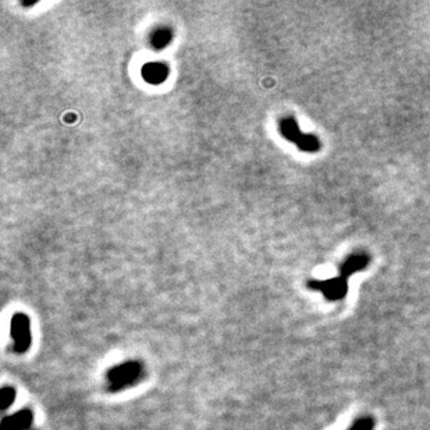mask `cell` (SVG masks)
Segmentation results:
<instances>
[{
	"mask_svg": "<svg viewBox=\"0 0 430 430\" xmlns=\"http://www.w3.org/2000/svg\"><path fill=\"white\" fill-rule=\"evenodd\" d=\"M308 285L315 291H321L329 301H339L344 298L348 291V280L342 276L332 277L329 280H312L308 283Z\"/></svg>",
	"mask_w": 430,
	"mask_h": 430,
	"instance_id": "277c9868",
	"label": "cell"
},
{
	"mask_svg": "<svg viewBox=\"0 0 430 430\" xmlns=\"http://www.w3.org/2000/svg\"><path fill=\"white\" fill-rule=\"evenodd\" d=\"M280 133L281 135L290 141L297 144L298 149H301L302 152H308V154H315L321 149V141L316 135L314 134H307L302 133L298 127V123L294 117H284L280 120L278 124Z\"/></svg>",
	"mask_w": 430,
	"mask_h": 430,
	"instance_id": "6da1fadb",
	"label": "cell"
},
{
	"mask_svg": "<svg viewBox=\"0 0 430 430\" xmlns=\"http://www.w3.org/2000/svg\"><path fill=\"white\" fill-rule=\"evenodd\" d=\"M169 67L165 63H148L142 69L144 80L152 86L165 83L169 77Z\"/></svg>",
	"mask_w": 430,
	"mask_h": 430,
	"instance_id": "8992f818",
	"label": "cell"
},
{
	"mask_svg": "<svg viewBox=\"0 0 430 430\" xmlns=\"http://www.w3.org/2000/svg\"><path fill=\"white\" fill-rule=\"evenodd\" d=\"M14 397H15L14 389H11V387H4V389L1 390V410H3V411L7 410V408L13 404Z\"/></svg>",
	"mask_w": 430,
	"mask_h": 430,
	"instance_id": "9c48e42d",
	"label": "cell"
},
{
	"mask_svg": "<svg viewBox=\"0 0 430 430\" xmlns=\"http://www.w3.org/2000/svg\"><path fill=\"white\" fill-rule=\"evenodd\" d=\"M370 262V257L365 253L351 254L340 266V276L348 280V277L356 271L363 270Z\"/></svg>",
	"mask_w": 430,
	"mask_h": 430,
	"instance_id": "5b68a950",
	"label": "cell"
},
{
	"mask_svg": "<svg viewBox=\"0 0 430 430\" xmlns=\"http://www.w3.org/2000/svg\"><path fill=\"white\" fill-rule=\"evenodd\" d=\"M142 368L137 362H126L114 366L107 372V384L109 390L120 391L126 387H130L138 382L141 377Z\"/></svg>",
	"mask_w": 430,
	"mask_h": 430,
	"instance_id": "7a4b0ae2",
	"label": "cell"
},
{
	"mask_svg": "<svg viewBox=\"0 0 430 430\" xmlns=\"http://www.w3.org/2000/svg\"><path fill=\"white\" fill-rule=\"evenodd\" d=\"M173 39V31L170 28H166V27H162V28H158L152 36H151V45L154 46V49H165L166 46H169V43L172 42Z\"/></svg>",
	"mask_w": 430,
	"mask_h": 430,
	"instance_id": "ba28073f",
	"label": "cell"
},
{
	"mask_svg": "<svg viewBox=\"0 0 430 430\" xmlns=\"http://www.w3.org/2000/svg\"><path fill=\"white\" fill-rule=\"evenodd\" d=\"M32 412L18 411L17 414L3 419L1 430H25L32 422Z\"/></svg>",
	"mask_w": 430,
	"mask_h": 430,
	"instance_id": "52a82bcc",
	"label": "cell"
},
{
	"mask_svg": "<svg viewBox=\"0 0 430 430\" xmlns=\"http://www.w3.org/2000/svg\"><path fill=\"white\" fill-rule=\"evenodd\" d=\"M31 322L25 314H15L10 322V333L13 337V351L25 352L31 345Z\"/></svg>",
	"mask_w": 430,
	"mask_h": 430,
	"instance_id": "3957f363",
	"label": "cell"
},
{
	"mask_svg": "<svg viewBox=\"0 0 430 430\" xmlns=\"http://www.w3.org/2000/svg\"><path fill=\"white\" fill-rule=\"evenodd\" d=\"M375 421L372 418H361L358 419L349 430H373Z\"/></svg>",
	"mask_w": 430,
	"mask_h": 430,
	"instance_id": "30bf717a",
	"label": "cell"
}]
</instances>
